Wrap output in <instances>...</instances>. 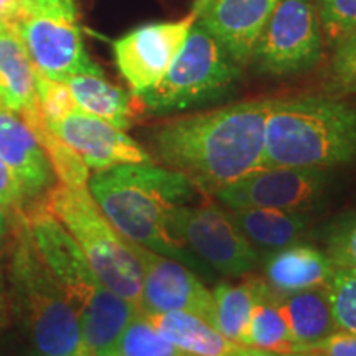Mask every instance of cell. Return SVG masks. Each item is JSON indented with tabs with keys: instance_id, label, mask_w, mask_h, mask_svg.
Instances as JSON below:
<instances>
[{
	"instance_id": "obj_1",
	"label": "cell",
	"mask_w": 356,
	"mask_h": 356,
	"mask_svg": "<svg viewBox=\"0 0 356 356\" xmlns=\"http://www.w3.org/2000/svg\"><path fill=\"white\" fill-rule=\"evenodd\" d=\"M270 104L251 99L172 119L154 132L155 154L197 188L216 193L262 168Z\"/></svg>"
},
{
	"instance_id": "obj_2",
	"label": "cell",
	"mask_w": 356,
	"mask_h": 356,
	"mask_svg": "<svg viewBox=\"0 0 356 356\" xmlns=\"http://www.w3.org/2000/svg\"><path fill=\"white\" fill-rule=\"evenodd\" d=\"M195 186L180 172L155 163H132L89 177L88 190L102 215L127 241L162 256L188 259L173 229V213L186 207Z\"/></svg>"
},
{
	"instance_id": "obj_3",
	"label": "cell",
	"mask_w": 356,
	"mask_h": 356,
	"mask_svg": "<svg viewBox=\"0 0 356 356\" xmlns=\"http://www.w3.org/2000/svg\"><path fill=\"white\" fill-rule=\"evenodd\" d=\"M25 216L44 264L76 310L83 348L91 356H113L124 328L140 309L101 282L76 241L43 200L30 204Z\"/></svg>"
},
{
	"instance_id": "obj_4",
	"label": "cell",
	"mask_w": 356,
	"mask_h": 356,
	"mask_svg": "<svg viewBox=\"0 0 356 356\" xmlns=\"http://www.w3.org/2000/svg\"><path fill=\"white\" fill-rule=\"evenodd\" d=\"M356 159V109L323 96L273 99L262 168H332Z\"/></svg>"
},
{
	"instance_id": "obj_5",
	"label": "cell",
	"mask_w": 356,
	"mask_h": 356,
	"mask_svg": "<svg viewBox=\"0 0 356 356\" xmlns=\"http://www.w3.org/2000/svg\"><path fill=\"white\" fill-rule=\"evenodd\" d=\"M6 254L13 310L32 338L37 356H66L81 350L76 310L35 246L25 211L13 215Z\"/></svg>"
},
{
	"instance_id": "obj_6",
	"label": "cell",
	"mask_w": 356,
	"mask_h": 356,
	"mask_svg": "<svg viewBox=\"0 0 356 356\" xmlns=\"http://www.w3.org/2000/svg\"><path fill=\"white\" fill-rule=\"evenodd\" d=\"M44 204L76 241L89 266L106 287L140 307L142 267L131 244L102 215L86 188L56 184Z\"/></svg>"
},
{
	"instance_id": "obj_7",
	"label": "cell",
	"mask_w": 356,
	"mask_h": 356,
	"mask_svg": "<svg viewBox=\"0 0 356 356\" xmlns=\"http://www.w3.org/2000/svg\"><path fill=\"white\" fill-rule=\"evenodd\" d=\"M239 76L241 66L197 19L163 78L137 97L154 114L181 113L229 95Z\"/></svg>"
},
{
	"instance_id": "obj_8",
	"label": "cell",
	"mask_w": 356,
	"mask_h": 356,
	"mask_svg": "<svg viewBox=\"0 0 356 356\" xmlns=\"http://www.w3.org/2000/svg\"><path fill=\"white\" fill-rule=\"evenodd\" d=\"M7 26L43 76L66 81L74 74L101 70L84 48L74 0H20Z\"/></svg>"
},
{
	"instance_id": "obj_9",
	"label": "cell",
	"mask_w": 356,
	"mask_h": 356,
	"mask_svg": "<svg viewBox=\"0 0 356 356\" xmlns=\"http://www.w3.org/2000/svg\"><path fill=\"white\" fill-rule=\"evenodd\" d=\"M322 53V26L314 0H279L251 61L264 74L291 76L314 68Z\"/></svg>"
},
{
	"instance_id": "obj_10",
	"label": "cell",
	"mask_w": 356,
	"mask_h": 356,
	"mask_svg": "<svg viewBox=\"0 0 356 356\" xmlns=\"http://www.w3.org/2000/svg\"><path fill=\"white\" fill-rule=\"evenodd\" d=\"M172 225L178 238L218 273L243 277L254 269L257 256L251 243L216 204L180 207Z\"/></svg>"
},
{
	"instance_id": "obj_11",
	"label": "cell",
	"mask_w": 356,
	"mask_h": 356,
	"mask_svg": "<svg viewBox=\"0 0 356 356\" xmlns=\"http://www.w3.org/2000/svg\"><path fill=\"white\" fill-rule=\"evenodd\" d=\"M197 13L180 20L147 24L113 43L114 60L132 95L140 96L155 86L184 47Z\"/></svg>"
},
{
	"instance_id": "obj_12",
	"label": "cell",
	"mask_w": 356,
	"mask_h": 356,
	"mask_svg": "<svg viewBox=\"0 0 356 356\" xmlns=\"http://www.w3.org/2000/svg\"><path fill=\"white\" fill-rule=\"evenodd\" d=\"M129 244L142 267L139 309L144 314L188 312L210 323L213 322V293L200 282L197 275L168 256H162L131 241Z\"/></svg>"
},
{
	"instance_id": "obj_13",
	"label": "cell",
	"mask_w": 356,
	"mask_h": 356,
	"mask_svg": "<svg viewBox=\"0 0 356 356\" xmlns=\"http://www.w3.org/2000/svg\"><path fill=\"white\" fill-rule=\"evenodd\" d=\"M323 188L318 168H261L216 191V198L231 210L270 208L305 211L317 202Z\"/></svg>"
},
{
	"instance_id": "obj_14",
	"label": "cell",
	"mask_w": 356,
	"mask_h": 356,
	"mask_svg": "<svg viewBox=\"0 0 356 356\" xmlns=\"http://www.w3.org/2000/svg\"><path fill=\"white\" fill-rule=\"evenodd\" d=\"M47 127L83 159L89 170L101 172L119 165L154 163V159L122 129L79 109Z\"/></svg>"
},
{
	"instance_id": "obj_15",
	"label": "cell",
	"mask_w": 356,
	"mask_h": 356,
	"mask_svg": "<svg viewBox=\"0 0 356 356\" xmlns=\"http://www.w3.org/2000/svg\"><path fill=\"white\" fill-rule=\"evenodd\" d=\"M279 0H211L197 19L236 65L252 60L262 30Z\"/></svg>"
},
{
	"instance_id": "obj_16",
	"label": "cell",
	"mask_w": 356,
	"mask_h": 356,
	"mask_svg": "<svg viewBox=\"0 0 356 356\" xmlns=\"http://www.w3.org/2000/svg\"><path fill=\"white\" fill-rule=\"evenodd\" d=\"M0 159L19 177L29 207L42 202L56 185L50 159L32 127L3 106H0Z\"/></svg>"
},
{
	"instance_id": "obj_17",
	"label": "cell",
	"mask_w": 356,
	"mask_h": 356,
	"mask_svg": "<svg viewBox=\"0 0 356 356\" xmlns=\"http://www.w3.org/2000/svg\"><path fill=\"white\" fill-rule=\"evenodd\" d=\"M337 267L330 257L312 246L277 249L264 262V282L277 296L327 287Z\"/></svg>"
},
{
	"instance_id": "obj_18",
	"label": "cell",
	"mask_w": 356,
	"mask_h": 356,
	"mask_svg": "<svg viewBox=\"0 0 356 356\" xmlns=\"http://www.w3.org/2000/svg\"><path fill=\"white\" fill-rule=\"evenodd\" d=\"M0 104L24 118L37 113V71L20 38L0 24Z\"/></svg>"
},
{
	"instance_id": "obj_19",
	"label": "cell",
	"mask_w": 356,
	"mask_h": 356,
	"mask_svg": "<svg viewBox=\"0 0 356 356\" xmlns=\"http://www.w3.org/2000/svg\"><path fill=\"white\" fill-rule=\"evenodd\" d=\"M65 83L68 84L79 111L104 119L122 131L132 126L137 111V96L129 95L126 89L109 83L102 70L74 74Z\"/></svg>"
},
{
	"instance_id": "obj_20",
	"label": "cell",
	"mask_w": 356,
	"mask_h": 356,
	"mask_svg": "<svg viewBox=\"0 0 356 356\" xmlns=\"http://www.w3.org/2000/svg\"><path fill=\"white\" fill-rule=\"evenodd\" d=\"M165 340L190 356H234L244 345L226 338L213 325L188 312H163L149 315Z\"/></svg>"
},
{
	"instance_id": "obj_21",
	"label": "cell",
	"mask_w": 356,
	"mask_h": 356,
	"mask_svg": "<svg viewBox=\"0 0 356 356\" xmlns=\"http://www.w3.org/2000/svg\"><path fill=\"white\" fill-rule=\"evenodd\" d=\"M280 309L293 341L300 346V353L338 332L332 314L328 286L280 297Z\"/></svg>"
},
{
	"instance_id": "obj_22",
	"label": "cell",
	"mask_w": 356,
	"mask_h": 356,
	"mask_svg": "<svg viewBox=\"0 0 356 356\" xmlns=\"http://www.w3.org/2000/svg\"><path fill=\"white\" fill-rule=\"evenodd\" d=\"M231 220L249 243L261 248L282 249L291 246L309 226L305 211L241 208L233 210Z\"/></svg>"
},
{
	"instance_id": "obj_23",
	"label": "cell",
	"mask_w": 356,
	"mask_h": 356,
	"mask_svg": "<svg viewBox=\"0 0 356 356\" xmlns=\"http://www.w3.org/2000/svg\"><path fill=\"white\" fill-rule=\"evenodd\" d=\"M264 279H248L243 284H220L213 291V327L226 338L243 345L252 309L264 293Z\"/></svg>"
},
{
	"instance_id": "obj_24",
	"label": "cell",
	"mask_w": 356,
	"mask_h": 356,
	"mask_svg": "<svg viewBox=\"0 0 356 356\" xmlns=\"http://www.w3.org/2000/svg\"><path fill=\"white\" fill-rule=\"evenodd\" d=\"M243 345L275 355L300 353V346L293 341L280 309V296L269 287L252 309Z\"/></svg>"
},
{
	"instance_id": "obj_25",
	"label": "cell",
	"mask_w": 356,
	"mask_h": 356,
	"mask_svg": "<svg viewBox=\"0 0 356 356\" xmlns=\"http://www.w3.org/2000/svg\"><path fill=\"white\" fill-rule=\"evenodd\" d=\"M25 122L32 127L40 144L43 145L58 184L73 186V188H86L89 181V167L70 145H66L60 137L44 126L42 114L32 115Z\"/></svg>"
},
{
	"instance_id": "obj_26",
	"label": "cell",
	"mask_w": 356,
	"mask_h": 356,
	"mask_svg": "<svg viewBox=\"0 0 356 356\" xmlns=\"http://www.w3.org/2000/svg\"><path fill=\"white\" fill-rule=\"evenodd\" d=\"M113 356H190L165 340L139 310L119 337Z\"/></svg>"
},
{
	"instance_id": "obj_27",
	"label": "cell",
	"mask_w": 356,
	"mask_h": 356,
	"mask_svg": "<svg viewBox=\"0 0 356 356\" xmlns=\"http://www.w3.org/2000/svg\"><path fill=\"white\" fill-rule=\"evenodd\" d=\"M328 297L338 332L356 333V267H337Z\"/></svg>"
},
{
	"instance_id": "obj_28",
	"label": "cell",
	"mask_w": 356,
	"mask_h": 356,
	"mask_svg": "<svg viewBox=\"0 0 356 356\" xmlns=\"http://www.w3.org/2000/svg\"><path fill=\"white\" fill-rule=\"evenodd\" d=\"M320 26L337 44L356 32V0H315Z\"/></svg>"
},
{
	"instance_id": "obj_29",
	"label": "cell",
	"mask_w": 356,
	"mask_h": 356,
	"mask_svg": "<svg viewBox=\"0 0 356 356\" xmlns=\"http://www.w3.org/2000/svg\"><path fill=\"white\" fill-rule=\"evenodd\" d=\"M37 101L43 122L47 126L60 122L76 108L68 84L37 73Z\"/></svg>"
},
{
	"instance_id": "obj_30",
	"label": "cell",
	"mask_w": 356,
	"mask_h": 356,
	"mask_svg": "<svg viewBox=\"0 0 356 356\" xmlns=\"http://www.w3.org/2000/svg\"><path fill=\"white\" fill-rule=\"evenodd\" d=\"M330 86L341 95L356 96V32L335 44L330 65Z\"/></svg>"
},
{
	"instance_id": "obj_31",
	"label": "cell",
	"mask_w": 356,
	"mask_h": 356,
	"mask_svg": "<svg viewBox=\"0 0 356 356\" xmlns=\"http://www.w3.org/2000/svg\"><path fill=\"white\" fill-rule=\"evenodd\" d=\"M327 256L335 267H356V216L332 231Z\"/></svg>"
},
{
	"instance_id": "obj_32",
	"label": "cell",
	"mask_w": 356,
	"mask_h": 356,
	"mask_svg": "<svg viewBox=\"0 0 356 356\" xmlns=\"http://www.w3.org/2000/svg\"><path fill=\"white\" fill-rule=\"evenodd\" d=\"M0 204L12 215H19L29 208L19 177L2 159H0Z\"/></svg>"
},
{
	"instance_id": "obj_33",
	"label": "cell",
	"mask_w": 356,
	"mask_h": 356,
	"mask_svg": "<svg viewBox=\"0 0 356 356\" xmlns=\"http://www.w3.org/2000/svg\"><path fill=\"white\" fill-rule=\"evenodd\" d=\"M304 353L315 356H356V333L335 332L325 340L305 348Z\"/></svg>"
},
{
	"instance_id": "obj_34",
	"label": "cell",
	"mask_w": 356,
	"mask_h": 356,
	"mask_svg": "<svg viewBox=\"0 0 356 356\" xmlns=\"http://www.w3.org/2000/svg\"><path fill=\"white\" fill-rule=\"evenodd\" d=\"M13 231V215L0 204V267H2V257L6 254L8 243H10Z\"/></svg>"
},
{
	"instance_id": "obj_35",
	"label": "cell",
	"mask_w": 356,
	"mask_h": 356,
	"mask_svg": "<svg viewBox=\"0 0 356 356\" xmlns=\"http://www.w3.org/2000/svg\"><path fill=\"white\" fill-rule=\"evenodd\" d=\"M19 6L20 0H0V24L7 26Z\"/></svg>"
},
{
	"instance_id": "obj_36",
	"label": "cell",
	"mask_w": 356,
	"mask_h": 356,
	"mask_svg": "<svg viewBox=\"0 0 356 356\" xmlns=\"http://www.w3.org/2000/svg\"><path fill=\"white\" fill-rule=\"evenodd\" d=\"M7 291L6 284H3L2 270H0V330L3 328V325L7 322Z\"/></svg>"
},
{
	"instance_id": "obj_37",
	"label": "cell",
	"mask_w": 356,
	"mask_h": 356,
	"mask_svg": "<svg viewBox=\"0 0 356 356\" xmlns=\"http://www.w3.org/2000/svg\"><path fill=\"white\" fill-rule=\"evenodd\" d=\"M210 2H211V0H197V2H195V6H193V10H191V12L197 13V15H198V13L202 12L203 8L207 7Z\"/></svg>"
},
{
	"instance_id": "obj_38",
	"label": "cell",
	"mask_w": 356,
	"mask_h": 356,
	"mask_svg": "<svg viewBox=\"0 0 356 356\" xmlns=\"http://www.w3.org/2000/svg\"><path fill=\"white\" fill-rule=\"evenodd\" d=\"M66 356H91V355H89L84 348H81L79 351H76V353H71V355H66Z\"/></svg>"
},
{
	"instance_id": "obj_39",
	"label": "cell",
	"mask_w": 356,
	"mask_h": 356,
	"mask_svg": "<svg viewBox=\"0 0 356 356\" xmlns=\"http://www.w3.org/2000/svg\"><path fill=\"white\" fill-rule=\"evenodd\" d=\"M282 356H315V355H310V353H297V355H282Z\"/></svg>"
},
{
	"instance_id": "obj_40",
	"label": "cell",
	"mask_w": 356,
	"mask_h": 356,
	"mask_svg": "<svg viewBox=\"0 0 356 356\" xmlns=\"http://www.w3.org/2000/svg\"><path fill=\"white\" fill-rule=\"evenodd\" d=\"M0 106H2V104H0Z\"/></svg>"
}]
</instances>
